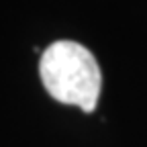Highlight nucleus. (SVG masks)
I'll list each match as a JSON object with an SVG mask.
<instances>
[{
	"instance_id": "obj_1",
	"label": "nucleus",
	"mask_w": 147,
	"mask_h": 147,
	"mask_svg": "<svg viewBox=\"0 0 147 147\" xmlns=\"http://www.w3.org/2000/svg\"><path fill=\"white\" fill-rule=\"evenodd\" d=\"M41 82L49 94L61 102L80 106L84 113L96 108L102 74L96 57L76 41L51 43L39 59Z\"/></svg>"
}]
</instances>
